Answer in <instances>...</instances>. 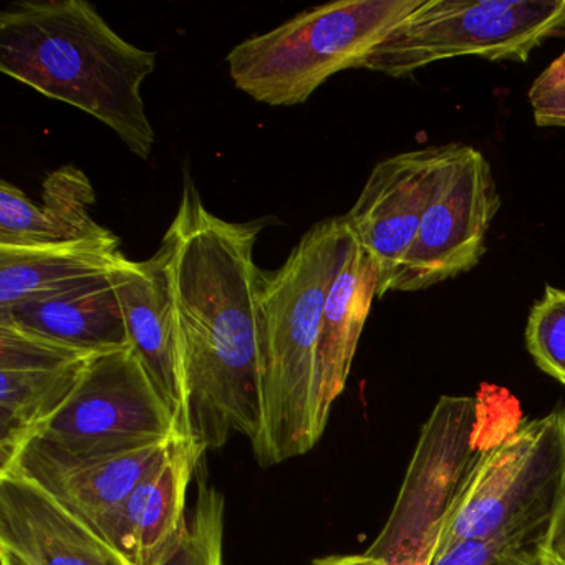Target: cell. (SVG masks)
I'll return each mask as SVG.
<instances>
[{
    "label": "cell",
    "mask_w": 565,
    "mask_h": 565,
    "mask_svg": "<svg viewBox=\"0 0 565 565\" xmlns=\"http://www.w3.org/2000/svg\"><path fill=\"white\" fill-rule=\"evenodd\" d=\"M535 125L547 128H565V114H534Z\"/></svg>",
    "instance_id": "26"
},
{
    "label": "cell",
    "mask_w": 565,
    "mask_h": 565,
    "mask_svg": "<svg viewBox=\"0 0 565 565\" xmlns=\"http://www.w3.org/2000/svg\"><path fill=\"white\" fill-rule=\"evenodd\" d=\"M224 498L213 486H201L193 514L163 565H224Z\"/></svg>",
    "instance_id": "20"
},
{
    "label": "cell",
    "mask_w": 565,
    "mask_h": 565,
    "mask_svg": "<svg viewBox=\"0 0 565 565\" xmlns=\"http://www.w3.org/2000/svg\"><path fill=\"white\" fill-rule=\"evenodd\" d=\"M264 221L230 223L204 206L184 174L183 193L160 250L180 327L188 435L201 452L231 436L256 445L263 431L260 290L254 249Z\"/></svg>",
    "instance_id": "1"
},
{
    "label": "cell",
    "mask_w": 565,
    "mask_h": 565,
    "mask_svg": "<svg viewBox=\"0 0 565 565\" xmlns=\"http://www.w3.org/2000/svg\"><path fill=\"white\" fill-rule=\"evenodd\" d=\"M98 355L0 320V471L67 405Z\"/></svg>",
    "instance_id": "10"
},
{
    "label": "cell",
    "mask_w": 565,
    "mask_h": 565,
    "mask_svg": "<svg viewBox=\"0 0 565 565\" xmlns=\"http://www.w3.org/2000/svg\"><path fill=\"white\" fill-rule=\"evenodd\" d=\"M131 349L188 435V398L180 327L163 253L148 260L124 257L111 269Z\"/></svg>",
    "instance_id": "13"
},
{
    "label": "cell",
    "mask_w": 565,
    "mask_h": 565,
    "mask_svg": "<svg viewBox=\"0 0 565 565\" xmlns=\"http://www.w3.org/2000/svg\"><path fill=\"white\" fill-rule=\"evenodd\" d=\"M501 196L484 154L469 145L446 161L390 292H419L478 266Z\"/></svg>",
    "instance_id": "9"
},
{
    "label": "cell",
    "mask_w": 565,
    "mask_h": 565,
    "mask_svg": "<svg viewBox=\"0 0 565 565\" xmlns=\"http://www.w3.org/2000/svg\"><path fill=\"white\" fill-rule=\"evenodd\" d=\"M114 233L51 247H0V310L47 299L110 273L121 259Z\"/></svg>",
    "instance_id": "19"
},
{
    "label": "cell",
    "mask_w": 565,
    "mask_h": 565,
    "mask_svg": "<svg viewBox=\"0 0 565 565\" xmlns=\"http://www.w3.org/2000/svg\"><path fill=\"white\" fill-rule=\"evenodd\" d=\"M423 0H339L237 44L226 57L234 85L269 107L306 104L327 81L362 67Z\"/></svg>",
    "instance_id": "4"
},
{
    "label": "cell",
    "mask_w": 565,
    "mask_h": 565,
    "mask_svg": "<svg viewBox=\"0 0 565 565\" xmlns=\"http://www.w3.org/2000/svg\"><path fill=\"white\" fill-rule=\"evenodd\" d=\"M547 539L459 541L436 552L429 565H544Z\"/></svg>",
    "instance_id": "22"
},
{
    "label": "cell",
    "mask_w": 565,
    "mask_h": 565,
    "mask_svg": "<svg viewBox=\"0 0 565 565\" xmlns=\"http://www.w3.org/2000/svg\"><path fill=\"white\" fill-rule=\"evenodd\" d=\"M525 345L535 365L565 385V289L545 286L529 313Z\"/></svg>",
    "instance_id": "21"
},
{
    "label": "cell",
    "mask_w": 565,
    "mask_h": 565,
    "mask_svg": "<svg viewBox=\"0 0 565 565\" xmlns=\"http://www.w3.org/2000/svg\"><path fill=\"white\" fill-rule=\"evenodd\" d=\"M379 286V266L353 237L323 307L319 342L320 435L326 431L333 403L345 388Z\"/></svg>",
    "instance_id": "17"
},
{
    "label": "cell",
    "mask_w": 565,
    "mask_h": 565,
    "mask_svg": "<svg viewBox=\"0 0 565 565\" xmlns=\"http://www.w3.org/2000/svg\"><path fill=\"white\" fill-rule=\"evenodd\" d=\"M174 439L130 451L71 455L34 438L0 475L29 479L100 535L105 522L163 461Z\"/></svg>",
    "instance_id": "12"
},
{
    "label": "cell",
    "mask_w": 565,
    "mask_h": 565,
    "mask_svg": "<svg viewBox=\"0 0 565 565\" xmlns=\"http://www.w3.org/2000/svg\"><path fill=\"white\" fill-rule=\"evenodd\" d=\"M0 564L2 565H28L25 562L19 561V558L12 557V555L6 554L0 551Z\"/></svg>",
    "instance_id": "27"
},
{
    "label": "cell",
    "mask_w": 565,
    "mask_h": 565,
    "mask_svg": "<svg viewBox=\"0 0 565 565\" xmlns=\"http://www.w3.org/2000/svg\"><path fill=\"white\" fill-rule=\"evenodd\" d=\"M564 505L565 408H557L484 452L438 551L459 541L547 539Z\"/></svg>",
    "instance_id": "5"
},
{
    "label": "cell",
    "mask_w": 565,
    "mask_h": 565,
    "mask_svg": "<svg viewBox=\"0 0 565 565\" xmlns=\"http://www.w3.org/2000/svg\"><path fill=\"white\" fill-rule=\"evenodd\" d=\"M545 551H547V548H545ZM544 565H555L554 562H552V558L548 557V554L547 557H545Z\"/></svg>",
    "instance_id": "28"
},
{
    "label": "cell",
    "mask_w": 565,
    "mask_h": 565,
    "mask_svg": "<svg viewBox=\"0 0 565 565\" xmlns=\"http://www.w3.org/2000/svg\"><path fill=\"white\" fill-rule=\"evenodd\" d=\"M458 147L418 148L380 161L352 210L343 216L356 243L379 266V297L390 292L415 243L439 173Z\"/></svg>",
    "instance_id": "11"
},
{
    "label": "cell",
    "mask_w": 565,
    "mask_h": 565,
    "mask_svg": "<svg viewBox=\"0 0 565 565\" xmlns=\"http://www.w3.org/2000/svg\"><path fill=\"white\" fill-rule=\"evenodd\" d=\"M529 102L534 114H565V51L535 78Z\"/></svg>",
    "instance_id": "23"
},
{
    "label": "cell",
    "mask_w": 565,
    "mask_h": 565,
    "mask_svg": "<svg viewBox=\"0 0 565 565\" xmlns=\"http://www.w3.org/2000/svg\"><path fill=\"white\" fill-rule=\"evenodd\" d=\"M312 565H382L370 555H330V557L313 561Z\"/></svg>",
    "instance_id": "25"
},
{
    "label": "cell",
    "mask_w": 565,
    "mask_h": 565,
    "mask_svg": "<svg viewBox=\"0 0 565 565\" xmlns=\"http://www.w3.org/2000/svg\"><path fill=\"white\" fill-rule=\"evenodd\" d=\"M97 203L84 171L65 164L42 183V204L18 186L0 183V247H51L82 243L110 233L90 216Z\"/></svg>",
    "instance_id": "16"
},
{
    "label": "cell",
    "mask_w": 565,
    "mask_h": 565,
    "mask_svg": "<svg viewBox=\"0 0 565 565\" xmlns=\"http://www.w3.org/2000/svg\"><path fill=\"white\" fill-rule=\"evenodd\" d=\"M0 551L28 565H130L29 479L0 475Z\"/></svg>",
    "instance_id": "14"
},
{
    "label": "cell",
    "mask_w": 565,
    "mask_h": 565,
    "mask_svg": "<svg viewBox=\"0 0 565 565\" xmlns=\"http://www.w3.org/2000/svg\"><path fill=\"white\" fill-rule=\"evenodd\" d=\"M565 29V0H423L363 61V71L408 77L436 62H525Z\"/></svg>",
    "instance_id": "7"
},
{
    "label": "cell",
    "mask_w": 565,
    "mask_h": 565,
    "mask_svg": "<svg viewBox=\"0 0 565 565\" xmlns=\"http://www.w3.org/2000/svg\"><path fill=\"white\" fill-rule=\"evenodd\" d=\"M476 396H441L423 425L385 527L365 552L382 565H429L484 452L499 439L484 431Z\"/></svg>",
    "instance_id": "6"
},
{
    "label": "cell",
    "mask_w": 565,
    "mask_h": 565,
    "mask_svg": "<svg viewBox=\"0 0 565 565\" xmlns=\"http://www.w3.org/2000/svg\"><path fill=\"white\" fill-rule=\"evenodd\" d=\"M181 435L186 433L177 413L130 347L98 355L67 405L35 438L71 455H107Z\"/></svg>",
    "instance_id": "8"
},
{
    "label": "cell",
    "mask_w": 565,
    "mask_h": 565,
    "mask_svg": "<svg viewBox=\"0 0 565 565\" xmlns=\"http://www.w3.org/2000/svg\"><path fill=\"white\" fill-rule=\"evenodd\" d=\"M353 234L345 217L313 224L260 290L263 431L253 446L263 468L306 455L319 431V342L327 294Z\"/></svg>",
    "instance_id": "3"
},
{
    "label": "cell",
    "mask_w": 565,
    "mask_h": 565,
    "mask_svg": "<svg viewBox=\"0 0 565 565\" xmlns=\"http://www.w3.org/2000/svg\"><path fill=\"white\" fill-rule=\"evenodd\" d=\"M545 548L555 565H565V505L552 525Z\"/></svg>",
    "instance_id": "24"
},
{
    "label": "cell",
    "mask_w": 565,
    "mask_h": 565,
    "mask_svg": "<svg viewBox=\"0 0 565 565\" xmlns=\"http://www.w3.org/2000/svg\"><path fill=\"white\" fill-rule=\"evenodd\" d=\"M157 54L125 41L85 0H19L0 14V72L78 108L148 161L154 128L141 87Z\"/></svg>",
    "instance_id": "2"
},
{
    "label": "cell",
    "mask_w": 565,
    "mask_h": 565,
    "mask_svg": "<svg viewBox=\"0 0 565 565\" xmlns=\"http://www.w3.org/2000/svg\"><path fill=\"white\" fill-rule=\"evenodd\" d=\"M203 452L190 435L168 455L105 522L100 535L130 565H163L186 527L188 488Z\"/></svg>",
    "instance_id": "15"
},
{
    "label": "cell",
    "mask_w": 565,
    "mask_h": 565,
    "mask_svg": "<svg viewBox=\"0 0 565 565\" xmlns=\"http://www.w3.org/2000/svg\"><path fill=\"white\" fill-rule=\"evenodd\" d=\"M564 31H565V29H564Z\"/></svg>",
    "instance_id": "29"
},
{
    "label": "cell",
    "mask_w": 565,
    "mask_h": 565,
    "mask_svg": "<svg viewBox=\"0 0 565 565\" xmlns=\"http://www.w3.org/2000/svg\"><path fill=\"white\" fill-rule=\"evenodd\" d=\"M110 273L57 296L0 310V320L92 352L130 349L124 309Z\"/></svg>",
    "instance_id": "18"
}]
</instances>
